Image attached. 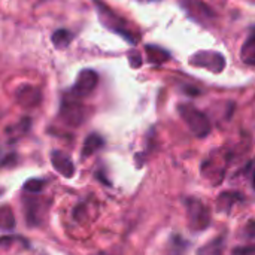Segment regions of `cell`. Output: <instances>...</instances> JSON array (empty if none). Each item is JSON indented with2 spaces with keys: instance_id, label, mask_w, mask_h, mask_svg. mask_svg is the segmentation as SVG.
<instances>
[{
  "instance_id": "obj_1",
  "label": "cell",
  "mask_w": 255,
  "mask_h": 255,
  "mask_svg": "<svg viewBox=\"0 0 255 255\" xmlns=\"http://www.w3.org/2000/svg\"><path fill=\"white\" fill-rule=\"evenodd\" d=\"M178 112L185 121V124L190 127V130L197 136V137H205L211 133V123L209 118L196 109L193 105H179Z\"/></svg>"
},
{
  "instance_id": "obj_2",
  "label": "cell",
  "mask_w": 255,
  "mask_h": 255,
  "mask_svg": "<svg viewBox=\"0 0 255 255\" xmlns=\"http://www.w3.org/2000/svg\"><path fill=\"white\" fill-rule=\"evenodd\" d=\"M60 117L63 123H66L70 127H79L84 123L85 118V109L79 99L75 96L64 97L60 106Z\"/></svg>"
},
{
  "instance_id": "obj_3",
  "label": "cell",
  "mask_w": 255,
  "mask_h": 255,
  "mask_svg": "<svg viewBox=\"0 0 255 255\" xmlns=\"http://www.w3.org/2000/svg\"><path fill=\"white\" fill-rule=\"evenodd\" d=\"M96 6H97V12H99V18H100V21L103 22L105 27H108L109 30L115 31V33H120L130 43H134L136 42V39L131 36V33L126 28V22L120 16H117L108 6H105L102 3H97Z\"/></svg>"
},
{
  "instance_id": "obj_4",
  "label": "cell",
  "mask_w": 255,
  "mask_h": 255,
  "mask_svg": "<svg viewBox=\"0 0 255 255\" xmlns=\"http://www.w3.org/2000/svg\"><path fill=\"white\" fill-rule=\"evenodd\" d=\"M187 212L191 230H205L211 223V214L208 208L199 199L187 200Z\"/></svg>"
},
{
  "instance_id": "obj_5",
  "label": "cell",
  "mask_w": 255,
  "mask_h": 255,
  "mask_svg": "<svg viewBox=\"0 0 255 255\" xmlns=\"http://www.w3.org/2000/svg\"><path fill=\"white\" fill-rule=\"evenodd\" d=\"M97 82H99V76H97V73L94 70H91V69L81 70L78 78H76V82H75V87L72 90V94L76 99L87 97V96H90L96 90Z\"/></svg>"
},
{
  "instance_id": "obj_6",
  "label": "cell",
  "mask_w": 255,
  "mask_h": 255,
  "mask_svg": "<svg viewBox=\"0 0 255 255\" xmlns=\"http://www.w3.org/2000/svg\"><path fill=\"white\" fill-rule=\"evenodd\" d=\"M24 206H25L27 223L31 227L39 226L43 221L45 214H46V211L49 208L46 200L45 199H39V197H25L24 199Z\"/></svg>"
},
{
  "instance_id": "obj_7",
  "label": "cell",
  "mask_w": 255,
  "mask_h": 255,
  "mask_svg": "<svg viewBox=\"0 0 255 255\" xmlns=\"http://www.w3.org/2000/svg\"><path fill=\"white\" fill-rule=\"evenodd\" d=\"M15 100L16 103L24 109H33L40 105L42 102V93L37 87L24 84L15 90Z\"/></svg>"
},
{
  "instance_id": "obj_8",
  "label": "cell",
  "mask_w": 255,
  "mask_h": 255,
  "mask_svg": "<svg viewBox=\"0 0 255 255\" xmlns=\"http://www.w3.org/2000/svg\"><path fill=\"white\" fill-rule=\"evenodd\" d=\"M191 64L199 66V67H205L209 69L215 73L221 72L226 66L224 57L218 52L214 51H200L197 52L193 58H191Z\"/></svg>"
},
{
  "instance_id": "obj_9",
  "label": "cell",
  "mask_w": 255,
  "mask_h": 255,
  "mask_svg": "<svg viewBox=\"0 0 255 255\" xmlns=\"http://www.w3.org/2000/svg\"><path fill=\"white\" fill-rule=\"evenodd\" d=\"M51 163L55 169V172H58L61 176L64 178H72L75 175V166L72 163V160L61 151H54L51 155Z\"/></svg>"
},
{
  "instance_id": "obj_10",
  "label": "cell",
  "mask_w": 255,
  "mask_h": 255,
  "mask_svg": "<svg viewBox=\"0 0 255 255\" xmlns=\"http://www.w3.org/2000/svg\"><path fill=\"white\" fill-rule=\"evenodd\" d=\"M241 58L245 64L255 66V30L244 43L242 51H241Z\"/></svg>"
},
{
  "instance_id": "obj_11",
  "label": "cell",
  "mask_w": 255,
  "mask_h": 255,
  "mask_svg": "<svg viewBox=\"0 0 255 255\" xmlns=\"http://www.w3.org/2000/svg\"><path fill=\"white\" fill-rule=\"evenodd\" d=\"M103 146V139L99 134H90L85 142H84V148H82V157L88 158L90 155H93L97 149H100Z\"/></svg>"
},
{
  "instance_id": "obj_12",
  "label": "cell",
  "mask_w": 255,
  "mask_h": 255,
  "mask_svg": "<svg viewBox=\"0 0 255 255\" xmlns=\"http://www.w3.org/2000/svg\"><path fill=\"white\" fill-rule=\"evenodd\" d=\"M15 227V215L9 206H0V230L10 232Z\"/></svg>"
},
{
  "instance_id": "obj_13",
  "label": "cell",
  "mask_w": 255,
  "mask_h": 255,
  "mask_svg": "<svg viewBox=\"0 0 255 255\" xmlns=\"http://www.w3.org/2000/svg\"><path fill=\"white\" fill-rule=\"evenodd\" d=\"M223 250H224V239L217 238L212 242L202 247L197 255H223Z\"/></svg>"
},
{
  "instance_id": "obj_14",
  "label": "cell",
  "mask_w": 255,
  "mask_h": 255,
  "mask_svg": "<svg viewBox=\"0 0 255 255\" xmlns=\"http://www.w3.org/2000/svg\"><path fill=\"white\" fill-rule=\"evenodd\" d=\"M70 42H72V33L66 28H60L52 34V43L60 49L69 46Z\"/></svg>"
},
{
  "instance_id": "obj_15",
  "label": "cell",
  "mask_w": 255,
  "mask_h": 255,
  "mask_svg": "<svg viewBox=\"0 0 255 255\" xmlns=\"http://www.w3.org/2000/svg\"><path fill=\"white\" fill-rule=\"evenodd\" d=\"M146 54H148V58L151 63H164L169 60V52L161 49V48H157V46H151L148 45L146 46Z\"/></svg>"
},
{
  "instance_id": "obj_16",
  "label": "cell",
  "mask_w": 255,
  "mask_h": 255,
  "mask_svg": "<svg viewBox=\"0 0 255 255\" xmlns=\"http://www.w3.org/2000/svg\"><path fill=\"white\" fill-rule=\"evenodd\" d=\"M43 187H45V181L31 178V179H28V181L24 184L22 188H24V191L28 193V194H37V193H40V191L43 190Z\"/></svg>"
},
{
  "instance_id": "obj_17",
  "label": "cell",
  "mask_w": 255,
  "mask_h": 255,
  "mask_svg": "<svg viewBox=\"0 0 255 255\" xmlns=\"http://www.w3.org/2000/svg\"><path fill=\"white\" fill-rule=\"evenodd\" d=\"M233 255H255V245L236 248V250L233 251Z\"/></svg>"
},
{
  "instance_id": "obj_18",
  "label": "cell",
  "mask_w": 255,
  "mask_h": 255,
  "mask_svg": "<svg viewBox=\"0 0 255 255\" xmlns=\"http://www.w3.org/2000/svg\"><path fill=\"white\" fill-rule=\"evenodd\" d=\"M245 235L248 239H255V220H251L245 226Z\"/></svg>"
},
{
  "instance_id": "obj_19",
  "label": "cell",
  "mask_w": 255,
  "mask_h": 255,
  "mask_svg": "<svg viewBox=\"0 0 255 255\" xmlns=\"http://www.w3.org/2000/svg\"><path fill=\"white\" fill-rule=\"evenodd\" d=\"M128 58H130V64H131L133 67H139V66L142 64V61H140V55H139L136 51H133V52L128 55Z\"/></svg>"
},
{
  "instance_id": "obj_20",
  "label": "cell",
  "mask_w": 255,
  "mask_h": 255,
  "mask_svg": "<svg viewBox=\"0 0 255 255\" xmlns=\"http://www.w3.org/2000/svg\"><path fill=\"white\" fill-rule=\"evenodd\" d=\"M253 184H254V188H255V172H254V178H253Z\"/></svg>"
}]
</instances>
